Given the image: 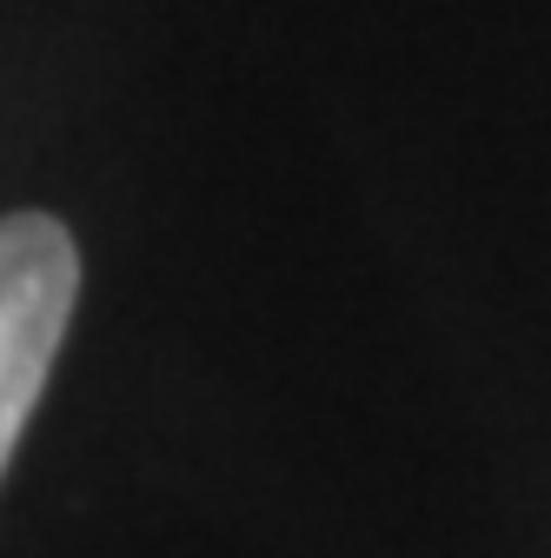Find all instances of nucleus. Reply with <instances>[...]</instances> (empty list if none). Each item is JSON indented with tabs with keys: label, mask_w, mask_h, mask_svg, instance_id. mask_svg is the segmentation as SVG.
<instances>
[{
	"label": "nucleus",
	"mask_w": 551,
	"mask_h": 558,
	"mask_svg": "<svg viewBox=\"0 0 551 558\" xmlns=\"http://www.w3.org/2000/svg\"><path fill=\"white\" fill-rule=\"evenodd\" d=\"M81 300V253L53 214L0 220V478L27 433Z\"/></svg>",
	"instance_id": "1"
}]
</instances>
